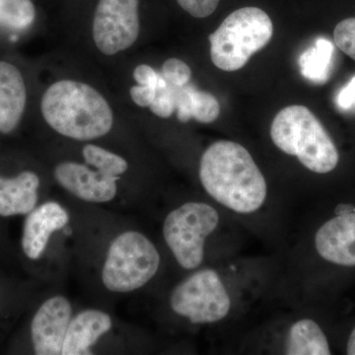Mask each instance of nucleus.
<instances>
[{
  "instance_id": "nucleus-9",
  "label": "nucleus",
  "mask_w": 355,
  "mask_h": 355,
  "mask_svg": "<svg viewBox=\"0 0 355 355\" xmlns=\"http://www.w3.org/2000/svg\"><path fill=\"white\" fill-rule=\"evenodd\" d=\"M71 314V304L64 296H53L40 306L30 324L35 354H62Z\"/></svg>"
},
{
  "instance_id": "nucleus-3",
  "label": "nucleus",
  "mask_w": 355,
  "mask_h": 355,
  "mask_svg": "<svg viewBox=\"0 0 355 355\" xmlns=\"http://www.w3.org/2000/svg\"><path fill=\"white\" fill-rule=\"evenodd\" d=\"M270 137L277 148L297 157L310 171L327 174L338 166L335 144L307 107L292 105L282 110L272 121Z\"/></svg>"
},
{
  "instance_id": "nucleus-6",
  "label": "nucleus",
  "mask_w": 355,
  "mask_h": 355,
  "mask_svg": "<svg viewBox=\"0 0 355 355\" xmlns=\"http://www.w3.org/2000/svg\"><path fill=\"white\" fill-rule=\"evenodd\" d=\"M218 223V212L205 202L184 203L166 216L163 236L182 268L193 270L202 265L205 239Z\"/></svg>"
},
{
  "instance_id": "nucleus-13",
  "label": "nucleus",
  "mask_w": 355,
  "mask_h": 355,
  "mask_svg": "<svg viewBox=\"0 0 355 355\" xmlns=\"http://www.w3.org/2000/svg\"><path fill=\"white\" fill-rule=\"evenodd\" d=\"M27 104V87L19 69L0 60V133L9 135L18 128Z\"/></svg>"
},
{
  "instance_id": "nucleus-22",
  "label": "nucleus",
  "mask_w": 355,
  "mask_h": 355,
  "mask_svg": "<svg viewBox=\"0 0 355 355\" xmlns=\"http://www.w3.org/2000/svg\"><path fill=\"white\" fill-rule=\"evenodd\" d=\"M160 73L166 83L174 87L187 85L190 83L191 78L190 67L183 60L175 58L166 60Z\"/></svg>"
},
{
  "instance_id": "nucleus-2",
  "label": "nucleus",
  "mask_w": 355,
  "mask_h": 355,
  "mask_svg": "<svg viewBox=\"0 0 355 355\" xmlns=\"http://www.w3.org/2000/svg\"><path fill=\"white\" fill-rule=\"evenodd\" d=\"M41 112L55 132L78 141L105 137L114 125L106 98L89 84L72 79L57 81L44 91Z\"/></svg>"
},
{
  "instance_id": "nucleus-27",
  "label": "nucleus",
  "mask_w": 355,
  "mask_h": 355,
  "mask_svg": "<svg viewBox=\"0 0 355 355\" xmlns=\"http://www.w3.org/2000/svg\"><path fill=\"white\" fill-rule=\"evenodd\" d=\"M338 105L343 110H349L355 107V76L340 90L338 96Z\"/></svg>"
},
{
  "instance_id": "nucleus-19",
  "label": "nucleus",
  "mask_w": 355,
  "mask_h": 355,
  "mask_svg": "<svg viewBox=\"0 0 355 355\" xmlns=\"http://www.w3.org/2000/svg\"><path fill=\"white\" fill-rule=\"evenodd\" d=\"M83 155L88 165L106 176L116 178L128 171L127 160L118 154L112 153L95 144L83 147Z\"/></svg>"
},
{
  "instance_id": "nucleus-5",
  "label": "nucleus",
  "mask_w": 355,
  "mask_h": 355,
  "mask_svg": "<svg viewBox=\"0 0 355 355\" xmlns=\"http://www.w3.org/2000/svg\"><path fill=\"white\" fill-rule=\"evenodd\" d=\"M160 254L142 233L127 231L112 243L102 270V282L112 292L127 293L141 288L153 279Z\"/></svg>"
},
{
  "instance_id": "nucleus-15",
  "label": "nucleus",
  "mask_w": 355,
  "mask_h": 355,
  "mask_svg": "<svg viewBox=\"0 0 355 355\" xmlns=\"http://www.w3.org/2000/svg\"><path fill=\"white\" fill-rule=\"evenodd\" d=\"M112 326V318L107 313L96 309L83 311L70 321L62 354H92L91 347L111 331Z\"/></svg>"
},
{
  "instance_id": "nucleus-24",
  "label": "nucleus",
  "mask_w": 355,
  "mask_h": 355,
  "mask_svg": "<svg viewBox=\"0 0 355 355\" xmlns=\"http://www.w3.org/2000/svg\"><path fill=\"white\" fill-rule=\"evenodd\" d=\"M179 6L196 18H205L216 10L220 0H177Z\"/></svg>"
},
{
  "instance_id": "nucleus-14",
  "label": "nucleus",
  "mask_w": 355,
  "mask_h": 355,
  "mask_svg": "<svg viewBox=\"0 0 355 355\" xmlns=\"http://www.w3.org/2000/svg\"><path fill=\"white\" fill-rule=\"evenodd\" d=\"M41 180L32 170L12 177L0 174V217L27 216L39 200Z\"/></svg>"
},
{
  "instance_id": "nucleus-12",
  "label": "nucleus",
  "mask_w": 355,
  "mask_h": 355,
  "mask_svg": "<svg viewBox=\"0 0 355 355\" xmlns=\"http://www.w3.org/2000/svg\"><path fill=\"white\" fill-rule=\"evenodd\" d=\"M321 258L343 266H355V212H345L324 222L315 236Z\"/></svg>"
},
{
  "instance_id": "nucleus-1",
  "label": "nucleus",
  "mask_w": 355,
  "mask_h": 355,
  "mask_svg": "<svg viewBox=\"0 0 355 355\" xmlns=\"http://www.w3.org/2000/svg\"><path fill=\"white\" fill-rule=\"evenodd\" d=\"M200 179L210 197L240 214L260 209L268 195L265 177L251 154L230 140L214 142L203 153Z\"/></svg>"
},
{
  "instance_id": "nucleus-4",
  "label": "nucleus",
  "mask_w": 355,
  "mask_h": 355,
  "mask_svg": "<svg viewBox=\"0 0 355 355\" xmlns=\"http://www.w3.org/2000/svg\"><path fill=\"white\" fill-rule=\"evenodd\" d=\"M272 34V19L263 9H238L210 35V58L223 71L241 69L254 53L270 43Z\"/></svg>"
},
{
  "instance_id": "nucleus-29",
  "label": "nucleus",
  "mask_w": 355,
  "mask_h": 355,
  "mask_svg": "<svg viewBox=\"0 0 355 355\" xmlns=\"http://www.w3.org/2000/svg\"><path fill=\"white\" fill-rule=\"evenodd\" d=\"M0 300H1V291H0Z\"/></svg>"
},
{
  "instance_id": "nucleus-10",
  "label": "nucleus",
  "mask_w": 355,
  "mask_h": 355,
  "mask_svg": "<svg viewBox=\"0 0 355 355\" xmlns=\"http://www.w3.org/2000/svg\"><path fill=\"white\" fill-rule=\"evenodd\" d=\"M53 177L64 190L85 202H111L118 191L116 178L106 176L97 170L72 161L55 166Z\"/></svg>"
},
{
  "instance_id": "nucleus-21",
  "label": "nucleus",
  "mask_w": 355,
  "mask_h": 355,
  "mask_svg": "<svg viewBox=\"0 0 355 355\" xmlns=\"http://www.w3.org/2000/svg\"><path fill=\"white\" fill-rule=\"evenodd\" d=\"M151 112L159 118L168 119L175 112V100L173 89L166 83L162 76L159 77L157 90L153 104L150 105Z\"/></svg>"
},
{
  "instance_id": "nucleus-28",
  "label": "nucleus",
  "mask_w": 355,
  "mask_h": 355,
  "mask_svg": "<svg viewBox=\"0 0 355 355\" xmlns=\"http://www.w3.org/2000/svg\"><path fill=\"white\" fill-rule=\"evenodd\" d=\"M347 354L355 355V328L350 334L349 342H347Z\"/></svg>"
},
{
  "instance_id": "nucleus-8",
  "label": "nucleus",
  "mask_w": 355,
  "mask_h": 355,
  "mask_svg": "<svg viewBox=\"0 0 355 355\" xmlns=\"http://www.w3.org/2000/svg\"><path fill=\"white\" fill-rule=\"evenodd\" d=\"M139 0H99L93 18L92 37L103 55L128 50L139 36Z\"/></svg>"
},
{
  "instance_id": "nucleus-23",
  "label": "nucleus",
  "mask_w": 355,
  "mask_h": 355,
  "mask_svg": "<svg viewBox=\"0 0 355 355\" xmlns=\"http://www.w3.org/2000/svg\"><path fill=\"white\" fill-rule=\"evenodd\" d=\"M334 40L340 51L355 60V17L347 18L336 26Z\"/></svg>"
},
{
  "instance_id": "nucleus-20",
  "label": "nucleus",
  "mask_w": 355,
  "mask_h": 355,
  "mask_svg": "<svg viewBox=\"0 0 355 355\" xmlns=\"http://www.w3.org/2000/svg\"><path fill=\"white\" fill-rule=\"evenodd\" d=\"M220 113V105L218 100L209 92L198 90L193 91V111L191 119L200 123H214Z\"/></svg>"
},
{
  "instance_id": "nucleus-18",
  "label": "nucleus",
  "mask_w": 355,
  "mask_h": 355,
  "mask_svg": "<svg viewBox=\"0 0 355 355\" xmlns=\"http://www.w3.org/2000/svg\"><path fill=\"white\" fill-rule=\"evenodd\" d=\"M36 19L32 0H0V26L13 30L31 27Z\"/></svg>"
},
{
  "instance_id": "nucleus-11",
  "label": "nucleus",
  "mask_w": 355,
  "mask_h": 355,
  "mask_svg": "<svg viewBox=\"0 0 355 355\" xmlns=\"http://www.w3.org/2000/svg\"><path fill=\"white\" fill-rule=\"evenodd\" d=\"M67 210L55 202L35 207L26 216L23 225L21 248L26 258L37 261L42 258L53 233L69 223Z\"/></svg>"
},
{
  "instance_id": "nucleus-17",
  "label": "nucleus",
  "mask_w": 355,
  "mask_h": 355,
  "mask_svg": "<svg viewBox=\"0 0 355 355\" xmlns=\"http://www.w3.org/2000/svg\"><path fill=\"white\" fill-rule=\"evenodd\" d=\"M333 55L334 44L329 40L318 39L315 46L299 58L301 73L313 83H326L330 76Z\"/></svg>"
},
{
  "instance_id": "nucleus-26",
  "label": "nucleus",
  "mask_w": 355,
  "mask_h": 355,
  "mask_svg": "<svg viewBox=\"0 0 355 355\" xmlns=\"http://www.w3.org/2000/svg\"><path fill=\"white\" fill-rule=\"evenodd\" d=\"M160 72L156 71L147 64H140L133 70V78L140 85L155 86L157 87Z\"/></svg>"
},
{
  "instance_id": "nucleus-7",
  "label": "nucleus",
  "mask_w": 355,
  "mask_h": 355,
  "mask_svg": "<svg viewBox=\"0 0 355 355\" xmlns=\"http://www.w3.org/2000/svg\"><path fill=\"white\" fill-rule=\"evenodd\" d=\"M170 306L191 324H212L227 317L231 299L218 273L207 268L193 273L173 291Z\"/></svg>"
},
{
  "instance_id": "nucleus-25",
  "label": "nucleus",
  "mask_w": 355,
  "mask_h": 355,
  "mask_svg": "<svg viewBox=\"0 0 355 355\" xmlns=\"http://www.w3.org/2000/svg\"><path fill=\"white\" fill-rule=\"evenodd\" d=\"M156 90H157V87L155 86L137 84L130 88V97L137 106L141 107V108H149L155 98Z\"/></svg>"
},
{
  "instance_id": "nucleus-16",
  "label": "nucleus",
  "mask_w": 355,
  "mask_h": 355,
  "mask_svg": "<svg viewBox=\"0 0 355 355\" xmlns=\"http://www.w3.org/2000/svg\"><path fill=\"white\" fill-rule=\"evenodd\" d=\"M286 354L289 355H329L330 345L324 331L316 322L302 319L289 329L286 343Z\"/></svg>"
}]
</instances>
